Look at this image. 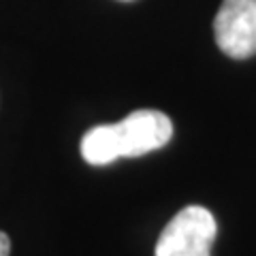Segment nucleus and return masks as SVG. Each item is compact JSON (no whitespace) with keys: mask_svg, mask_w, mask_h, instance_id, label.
I'll return each mask as SVG.
<instances>
[{"mask_svg":"<svg viewBox=\"0 0 256 256\" xmlns=\"http://www.w3.org/2000/svg\"><path fill=\"white\" fill-rule=\"evenodd\" d=\"M214 38L233 60L256 56V0H222L214 20Z\"/></svg>","mask_w":256,"mask_h":256,"instance_id":"obj_3","label":"nucleus"},{"mask_svg":"<svg viewBox=\"0 0 256 256\" xmlns=\"http://www.w3.org/2000/svg\"><path fill=\"white\" fill-rule=\"evenodd\" d=\"M11 254V239L6 233L0 230V256H9Z\"/></svg>","mask_w":256,"mask_h":256,"instance_id":"obj_4","label":"nucleus"},{"mask_svg":"<svg viewBox=\"0 0 256 256\" xmlns=\"http://www.w3.org/2000/svg\"><path fill=\"white\" fill-rule=\"evenodd\" d=\"M173 137L171 118L156 109H137L118 124H100L82 137L88 164L105 166L118 158H139L164 148Z\"/></svg>","mask_w":256,"mask_h":256,"instance_id":"obj_1","label":"nucleus"},{"mask_svg":"<svg viewBox=\"0 0 256 256\" xmlns=\"http://www.w3.org/2000/svg\"><path fill=\"white\" fill-rule=\"evenodd\" d=\"M218 224L210 210L188 205L180 210L162 228L154 256H212Z\"/></svg>","mask_w":256,"mask_h":256,"instance_id":"obj_2","label":"nucleus"}]
</instances>
